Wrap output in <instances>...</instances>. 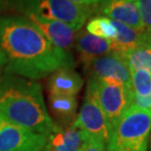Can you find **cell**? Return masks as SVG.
<instances>
[{"instance_id": "6da1fadb", "label": "cell", "mask_w": 151, "mask_h": 151, "mask_svg": "<svg viewBox=\"0 0 151 151\" xmlns=\"http://www.w3.org/2000/svg\"><path fill=\"white\" fill-rule=\"evenodd\" d=\"M0 48L5 71L30 80L44 78L60 67L73 68L72 55L58 49L25 17L0 16Z\"/></svg>"}, {"instance_id": "7a4b0ae2", "label": "cell", "mask_w": 151, "mask_h": 151, "mask_svg": "<svg viewBox=\"0 0 151 151\" xmlns=\"http://www.w3.org/2000/svg\"><path fill=\"white\" fill-rule=\"evenodd\" d=\"M0 114L46 137L60 128L48 113L39 83L8 72L0 73Z\"/></svg>"}, {"instance_id": "3957f363", "label": "cell", "mask_w": 151, "mask_h": 151, "mask_svg": "<svg viewBox=\"0 0 151 151\" xmlns=\"http://www.w3.org/2000/svg\"><path fill=\"white\" fill-rule=\"evenodd\" d=\"M151 133V111L132 105L111 132L106 149L147 151Z\"/></svg>"}, {"instance_id": "277c9868", "label": "cell", "mask_w": 151, "mask_h": 151, "mask_svg": "<svg viewBox=\"0 0 151 151\" xmlns=\"http://www.w3.org/2000/svg\"><path fill=\"white\" fill-rule=\"evenodd\" d=\"M87 91L94 96L111 132L124 112L133 104V90L114 80L90 77Z\"/></svg>"}, {"instance_id": "5b68a950", "label": "cell", "mask_w": 151, "mask_h": 151, "mask_svg": "<svg viewBox=\"0 0 151 151\" xmlns=\"http://www.w3.org/2000/svg\"><path fill=\"white\" fill-rule=\"evenodd\" d=\"M22 11H31L43 18L59 21L72 30H80L92 14L88 6L77 5L69 0H22Z\"/></svg>"}, {"instance_id": "8992f818", "label": "cell", "mask_w": 151, "mask_h": 151, "mask_svg": "<svg viewBox=\"0 0 151 151\" xmlns=\"http://www.w3.org/2000/svg\"><path fill=\"white\" fill-rule=\"evenodd\" d=\"M71 126L83 131L89 137L99 139L105 144L110 139L111 128L94 96L88 91L81 109Z\"/></svg>"}, {"instance_id": "52a82bcc", "label": "cell", "mask_w": 151, "mask_h": 151, "mask_svg": "<svg viewBox=\"0 0 151 151\" xmlns=\"http://www.w3.org/2000/svg\"><path fill=\"white\" fill-rule=\"evenodd\" d=\"M47 137L11 123L0 114V151H43Z\"/></svg>"}, {"instance_id": "ba28073f", "label": "cell", "mask_w": 151, "mask_h": 151, "mask_svg": "<svg viewBox=\"0 0 151 151\" xmlns=\"http://www.w3.org/2000/svg\"><path fill=\"white\" fill-rule=\"evenodd\" d=\"M84 68L90 77L114 80L132 89L131 72L126 60L113 52L97 58Z\"/></svg>"}, {"instance_id": "9c48e42d", "label": "cell", "mask_w": 151, "mask_h": 151, "mask_svg": "<svg viewBox=\"0 0 151 151\" xmlns=\"http://www.w3.org/2000/svg\"><path fill=\"white\" fill-rule=\"evenodd\" d=\"M24 13L25 18L32 22L55 47L65 53L71 54L70 51L74 46L76 38L74 30L63 22L43 18L34 12L24 11Z\"/></svg>"}, {"instance_id": "30bf717a", "label": "cell", "mask_w": 151, "mask_h": 151, "mask_svg": "<svg viewBox=\"0 0 151 151\" xmlns=\"http://www.w3.org/2000/svg\"><path fill=\"white\" fill-rule=\"evenodd\" d=\"M101 12L112 21L126 24L136 30H143L136 3L128 0H104Z\"/></svg>"}, {"instance_id": "8fae6325", "label": "cell", "mask_w": 151, "mask_h": 151, "mask_svg": "<svg viewBox=\"0 0 151 151\" xmlns=\"http://www.w3.org/2000/svg\"><path fill=\"white\" fill-rule=\"evenodd\" d=\"M88 137L83 131L72 126L59 128L47 137L43 151H80Z\"/></svg>"}, {"instance_id": "7c38bea8", "label": "cell", "mask_w": 151, "mask_h": 151, "mask_svg": "<svg viewBox=\"0 0 151 151\" xmlns=\"http://www.w3.org/2000/svg\"><path fill=\"white\" fill-rule=\"evenodd\" d=\"M78 101L75 96L50 94L48 97L49 115L60 128L71 126L76 118Z\"/></svg>"}, {"instance_id": "4fadbf2b", "label": "cell", "mask_w": 151, "mask_h": 151, "mask_svg": "<svg viewBox=\"0 0 151 151\" xmlns=\"http://www.w3.org/2000/svg\"><path fill=\"white\" fill-rule=\"evenodd\" d=\"M74 45L84 67L97 58L111 52L110 40L95 36L85 31L76 34Z\"/></svg>"}, {"instance_id": "5bb4252c", "label": "cell", "mask_w": 151, "mask_h": 151, "mask_svg": "<svg viewBox=\"0 0 151 151\" xmlns=\"http://www.w3.org/2000/svg\"><path fill=\"white\" fill-rule=\"evenodd\" d=\"M83 86V79L70 67H60L55 70L48 81L50 94L75 96Z\"/></svg>"}, {"instance_id": "9a60e30c", "label": "cell", "mask_w": 151, "mask_h": 151, "mask_svg": "<svg viewBox=\"0 0 151 151\" xmlns=\"http://www.w3.org/2000/svg\"><path fill=\"white\" fill-rule=\"evenodd\" d=\"M112 22L116 28L117 33L116 36L110 40L111 52L125 58L131 50L140 46L143 30H136L126 24L115 21H112Z\"/></svg>"}, {"instance_id": "2e32d148", "label": "cell", "mask_w": 151, "mask_h": 151, "mask_svg": "<svg viewBox=\"0 0 151 151\" xmlns=\"http://www.w3.org/2000/svg\"><path fill=\"white\" fill-rule=\"evenodd\" d=\"M87 31L90 34L106 40L113 39L117 33L112 20L106 17L93 18L87 24Z\"/></svg>"}, {"instance_id": "e0dca14e", "label": "cell", "mask_w": 151, "mask_h": 151, "mask_svg": "<svg viewBox=\"0 0 151 151\" xmlns=\"http://www.w3.org/2000/svg\"><path fill=\"white\" fill-rule=\"evenodd\" d=\"M130 71L137 69H144L151 73V54L145 48L139 46L131 50L125 56Z\"/></svg>"}, {"instance_id": "ac0fdd59", "label": "cell", "mask_w": 151, "mask_h": 151, "mask_svg": "<svg viewBox=\"0 0 151 151\" xmlns=\"http://www.w3.org/2000/svg\"><path fill=\"white\" fill-rule=\"evenodd\" d=\"M130 72L134 95L141 98H149L151 96V73L144 69L133 70Z\"/></svg>"}, {"instance_id": "d6986e66", "label": "cell", "mask_w": 151, "mask_h": 151, "mask_svg": "<svg viewBox=\"0 0 151 151\" xmlns=\"http://www.w3.org/2000/svg\"><path fill=\"white\" fill-rule=\"evenodd\" d=\"M137 7L143 30L151 32V0H137Z\"/></svg>"}, {"instance_id": "ffe728a7", "label": "cell", "mask_w": 151, "mask_h": 151, "mask_svg": "<svg viewBox=\"0 0 151 151\" xmlns=\"http://www.w3.org/2000/svg\"><path fill=\"white\" fill-rule=\"evenodd\" d=\"M80 151H106V144L99 139L88 137Z\"/></svg>"}, {"instance_id": "44dd1931", "label": "cell", "mask_w": 151, "mask_h": 151, "mask_svg": "<svg viewBox=\"0 0 151 151\" xmlns=\"http://www.w3.org/2000/svg\"><path fill=\"white\" fill-rule=\"evenodd\" d=\"M141 47L145 48L147 51H149L151 54V32H146L143 30L142 40H141Z\"/></svg>"}, {"instance_id": "7402d4cb", "label": "cell", "mask_w": 151, "mask_h": 151, "mask_svg": "<svg viewBox=\"0 0 151 151\" xmlns=\"http://www.w3.org/2000/svg\"><path fill=\"white\" fill-rule=\"evenodd\" d=\"M4 65H6V58H5L4 53L2 52L1 48H0V69Z\"/></svg>"}, {"instance_id": "603a6c76", "label": "cell", "mask_w": 151, "mask_h": 151, "mask_svg": "<svg viewBox=\"0 0 151 151\" xmlns=\"http://www.w3.org/2000/svg\"><path fill=\"white\" fill-rule=\"evenodd\" d=\"M102 2H104V0H87V5L90 7V6H95Z\"/></svg>"}, {"instance_id": "cb8c5ba5", "label": "cell", "mask_w": 151, "mask_h": 151, "mask_svg": "<svg viewBox=\"0 0 151 151\" xmlns=\"http://www.w3.org/2000/svg\"><path fill=\"white\" fill-rule=\"evenodd\" d=\"M73 3H75L77 5H81V6H88L87 5V0H69ZM89 7V6H88Z\"/></svg>"}, {"instance_id": "d4e9b609", "label": "cell", "mask_w": 151, "mask_h": 151, "mask_svg": "<svg viewBox=\"0 0 151 151\" xmlns=\"http://www.w3.org/2000/svg\"><path fill=\"white\" fill-rule=\"evenodd\" d=\"M148 144H149V149L151 151V133H150V137H149V141H148Z\"/></svg>"}, {"instance_id": "484cf974", "label": "cell", "mask_w": 151, "mask_h": 151, "mask_svg": "<svg viewBox=\"0 0 151 151\" xmlns=\"http://www.w3.org/2000/svg\"><path fill=\"white\" fill-rule=\"evenodd\" d=\"M106 151H121L119 149H106Z\"/></svg>"}, {"instance_id": "4316f807", "label": "cell", "mask_w": 151, "mask_h": 151, "mask_svg": "<svg viewBox=\"0 0 151 151\" xmlns=\"http://www.w3.org/2000/svg\"><path fill=\"white\" fill-rule=\"evenodd\" d=\"M128 1H130V2H134H134L137 1V0H128Z\"/></svg>"}]
</instances>
